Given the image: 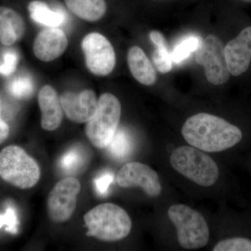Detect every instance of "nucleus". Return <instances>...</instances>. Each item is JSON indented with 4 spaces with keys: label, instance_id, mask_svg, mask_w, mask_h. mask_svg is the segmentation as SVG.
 <instances>
[{
    "label": "nucleus",
    "instance_id": "obj_1",
    "mask_svg": "<svg viewBox=\"0 0 251 251\" xmlns=\"http://www.w3.org/2000/svg\"><path fill=\"white\" fill-rule=\"evenodd\" d=\"M181 133L191 146L209 153L228 150L242 139V130L237 126L221 117L204 112L188 118Z\"/></svg>",
    "mask_w": 251,
    "mask_h": 251
},
{
    "label": "nucleus",
    "instance_id": "obj_2",
    "mask_svg": "<svg viewBox=\"0 0 251 251\" xmlns=\"http://www.w3.org/2000/svg\"><path fill=\"white\" fill-rule=\"evenodd\" d=\"M87 236L103 242H117L129 234L132 221L128 213L113 203L99 204L84 216Z\"/></svg>",
    "mask_w": 251,
    "mask_h": 251
},
{
    "label": "nucleus",
    "instance_id": "obj_3",
    "mask_svg": "<svg viewBox=\"0 0 251 251\" xmlns=\"http://www.w3.org/2000/svg\"><path fill=\"white\" fill-rule=\"evenodd\" d=\"M170 162L179 174L203 187L212 186L219 179L216 162L202 150L191 145L175 149Z\"/></svg>",
    "mask_w": 251,
    "mask_h": 251
},
{
    "label": "nucleus",
    "instance_id": "obj_4",
    "mask_svg": "<svg viewBox=\"0 0 251 251\" xmlns=\"http://www.w3.org/2000/svg\"><path fill=\"white\" fill-rule=\"evenodd\" d=\"M0 177L15 187L28 189L39 182L40 167L24 149L10 145L0 151Z\"/></svg>",
    "mask_w": 251,
    "mask_h": 251
},
{
    "label": "nucleus",
    "instance_id": "obj_5",
    "mask_svg": "<svg viewBox=\"0 0 251 251\" xmlns=\"http://www.w3.org/2000/svg\"><path fill=\"white\" fill-rule=\"evenodd\" d=\"M121 114V103L115 96L110 93L100 96L97 111L87 122L85 128L87 138L94 147H108L118 128Z\"/></svg>",
    "mask_w": 251,
    "mask_h": 251
},
{
    "label": "nucleus",
    "instance_id": "obj_6",
    "mask_svg": "<svg viewBox=\"0 0 251 251\" xmlns=\"http://www.w3.org/2000/svg\"><path fill=\"white\" fill-rule=\"evenodd\" d=\"M168 216L176 229L179 245L186 249L205 247L209 242V229L201 213L182 204H173Z\"/></svg>",
    "mask_w": 251,
    "mask_h": 251
},
{
    "label": "nucleus",
    "instance_id": "obj_7",
    "mask_svg": "<svg viewBox=\"0 0 251 251\" xmlns=\"http://www.w3.org/2000/svg\"><path fill=\"white\" fill-rule=\"evenodd\" d=\"M224 47L218 36L209 34L202 39L195 52L196 62L204 67L206 80L214 85H224L230 75L225 57Z\"/></svg>",
    "mask_w": 251,
    "mask_h": 251
},
{
    "label": "nucleus",
    "instance_id": "obj_8",
    "mask_svg": "<svg viewBox=\"0 0 251 251\" xmlns=\"http://www.w3.org/2000/svg\"><path fill=\"white\" fill-rule=\"evenodd\" d=\"M80 190V181L72 176L64 178L54 186L49 193L47 202L48 214L51 221L61 224L72 218Z\"/></svg>",
    "mask_w": 251,
    "mask_h": 251
},
{
    "label": "nucleus",
    "instance_id": "obj_9",
    "mask_svg": "<svg viewBox=\"0 0 251 251\" xmlns=\"http://www.w3.org/2000/svg\"><path fill=\"white\" fill-rule=\"evenodd\" d=\"M86 65L92 74L99 76L108 75L116 64L115 50L110 41L102 34H87L82 41Z\"/></svg>",
    "mask_w": 251,
    "mask_h": 251
},
{
    "label": "nucleus",
    "instance_id": "obj_10",
    "mask_svg": "<svg viewBox=\"0 0 251 251\" xmlns=\"http://www.w3.org/2000/svg\"><path fill=\"white\" fill-rule=\"evenodd\" d=\"M117 181L122 188H142L150 197L161 194L162 186L156 172L139 162H130L122 167L117 173Z\"/></svg>",
    "mask_w": 251,
    "mask_h": 251
},
{
    "label": "nucleus",
    "instance_id": "obj_11",
    "mask_svg": "<svg viewBox=\"0 0 251 251\" xmlns=\"http://www.w3.org/2000/svg\"><path fill=\"white\" fill-rule=\"evenodd\" d=\"M224 53L230 75L239 76L247 72L251 62V26L225 46Z\"/></svg>",
    "mask_w": 251,
    "mask_h": 251
},
{
    "label": "nucleus",
    "instance_id": "obj_12",
    "mask_svg": "<svg viewBox=\"0 0 251 251\" xmlns=\"http://www.w3.org/2000/svg\"><path fill=\"white\" fill-rule=\"evenodd\" d=\"M63 111L68 118L75 123H85L94 116L98 107L93 91L86 90L80 93L67 92L60 97Z\"/></svg>",
    "mask_w": 251,
    "mask_h": 251
},
{
    "label": "nucleus",
    "instance_id": "obj_13",
    "mask_svg": "<svg viewBox=\"0 0 251 251\" xmlns=\"http://www.w3.org/2000/svg\"><path fill=\"white\" fill-rule=\"evenodd\" d=\"M67 46L65 33L59 28L50 27L38 34L33 45V51L38 59L49 62L62 55Z\"/></svg>",
    "mask_w": 251,
    "mask_h": 251
},
{
    "label": "nucleus",
    "instance_id": "obj_14",
    "mask_svg": "<svg viewBox=\"0 0 251 251\" xmlns=\"http://www.w3.org/2000/svg\"><path fill=\"white\" fill-rule=\"evenodd\" d=\"M41 112V126L44 130L53 131L60 126L63 119V109L60 98L53 87H43L38 97Z\"/></svg>",
    "mask_w": 251,
    "mask_h": 251
},
{
    "label": "nucleus",
    "instance_id": "obj_15",
    "mask_svg": "<svg viewBox=\"0 0 251 251\" xmlns=\"http://www.w3.org/2000/svg\"><path fill=\"white\" fill-rule=\"evenodd\" d=\"M130 72L133 77L144 85L151 86L156 82V71L145 52L138 47L130 48L127 55Z\"/></svg>",
    "mask_w": 251,
    "mask_h": 251
},
{
    "label": "nucleus",
    "instance_id": "obj_16",
    "mask_svg": "<svg viewBox=\"0 0 251 251\" xmlns=\"http://www.w3.org/2000/svg\"><path fill=\"white\" fill-rule=\"evenodd\" d=\"M25 30V25L21 15L7 7H0V42L11 46L21 39Z\"/></svg>",
    "mask_w": 251,
    "mask_h": 251
},
{
    "label": "nucleus",
    "instance_id": "obj_17",
    "mask_svg": "<svg viewBox=\"0 0 251 251\" xmlns=\"http://www.w3.org/2000/svg\"><path fill=\"white\" fill-rule=\"evenodd\" d=\"M33 21L50 27H57L65 22L67 14L61 8L52 9L45 2L39 0L31 1L28 5Z\"/></svg>",
    "mask_w": 251,
    "mask_h": 251
},
{
    "label": "nucleus",
    "instance_id": "obj_18",
    "mask_svg": "<svg viewBox=\"0 0 251 251\" xmlns=\"http://www.w3.org/2000/svg\"><path fill=\"white\" fill-rule=\"evenodd\" d=\"M65 3L75 16L90 22L99 21L106 12L105 0H65Z\"/></svg>",
    "mask_w": 251,
    "mask_h": 251
},
{
    "label": "nucleus",
    "instance_id": "obj_19",
    "mask_svg": "<svg viewBox=\"0 0 251 251\" xmlns=\"http://www.w3.org/2000/svg\"><path fill=\"white\" fill-rule=\"evenodd\" d=\"M150 38L155 46L152 60L157 70L163 74L169 73L173 69V62L164 36L160 31H151Z\"/></svg>",
    "mask_w": 251,
    "mask_h": 251
},
{
    "label": "nucleus",
    "instance_id": "obj_20",
    "mask_svg": "<svg viewBox=\"0 0 251 251\" xmlns=\"http://www.w3.org/2000/svg\"><path fill=\"white\" fill-rule=\"evenodd\" d=\"M87 154L83 148L76 146L69 149L59 159L60 169L67 174H74L80 171L85 166Z\"/></svg>",
    "mask_w": 251,
    "mask_h": 251
},
{
    "label": "nucleus",
    "instance_id": "obj_21",
    "mask_svg": "<svg viewBox=\"0 0 251 251\" xmlns=\"http://www.w3.org/2000/svg\"><path fill=\"white\" fill-rule=\"evenodd\" d=\"M132 148L133 143L128 132L123 128H120L116 130L106 148L114 158L123 159L129 155Z\"/></svg>",
    "mask_w": 251,
    "mask_h": 251
},
{
    "label": "nucleus",
    "instance_id": "obj_22",
    "mask_svg": "<svg viewBox=\"0 0 251 251\" xmlns=\"http://www.w3.org/2000/svg\"><path fill=\"white\" fill-rule=\"evenodd\" d=\"M202 40V38L199 36L191 35L179 41L172 52L173 63L180 64L187 59L190 54L197 50Z\"/></svg>",
    "mask_w": 251,
    "mask_h": 251
},
{
    "label": "nucleus",
    "instance_id": "obj_23",
    "mask_svg": "<svg viewBox=\"0 0 251 251\" xmlns=\"http://www.w3.org/2000/svg\"><path fill=\"white\" fill-rule=\"evenodd\" d=\"M8 89L9 93L15 98L27 100L34 93V82L30 77L21 75L11 80Z\"/></svg>",
    "mask_w": 251,
    "mask_h": 251
},
{
    "label": "nucleus",
    "instance_id": "obj_24",
    "mask_svg": "<svg viewBox=\"0 0 251 251\" xmlns=\"http://www.w3.org/2000/svg\"><path fill=\"white\" fill-rule=\"evenodd\" d=\"M213 251H251V240L242 237L224 239L216 244Z\"/></svg>",
    "mask_w": 251,
    "mask_h": 251
},
{
    "label": "nucleus",
    "instance_id": "obj_25",
    "mask_svg": "<svg viewBox=\"0 0 251 251\" xmlns=\"http://www.w3.org/2000/svg\"><path fill=\"white\" fill-rule=\"evenodd\" d=\"M114 181V174L110 171H105L94 179V189L99 196H106L110 185Z\"/></svg>",
    "mask_w": 251,
    "mask_h": 251
},
{
    "label": "nucleus",
    "instance_id": "obj_26",
    "mask_svg": "<svg viewBox=\"0 0 251 251\" xmlns=\"http://www.w3.org/2000/svg\"><path fill=\"white\" fill-rule=\"evenodd\" d=\"M18 54L16 51L9 50L3 56L2 64L0 65V74L8 76L16 70L18 62Z\"/></svg>",
    "mask_w": 251,
    "mask_h": 251
},
{
    "label": "nucleus",
    "instance_id": "obj_27",
    "mask_svg": "<svg viewBox=\"0 0 251 251\" xmlns=\"http://www.w3.org/2000/svg\"><path fill=\"white\" fill-rule=\"evenodd\" d=\"M6 226V230L11 233L16 234L18 231V221L16 209L13 206L8 207L6 213L0 215V228Z\"/></svg>",
    "mask_w": 251,
    "mask_h": 251
},
{
    "label": "nucleus",
    "instance_id": "obj_28",
    "mask_svg": "<svg viewBox=\"0 0 251 251\" xmlns=\"http://www.w3.org/2000/svg\"><path fill=\"white\" fill-rule=\"evenodd\" d=\"M9 135V126L2 120H0V145L7 139Z\"/></svg>",
    "mask_w": 251,
    "mask_h": 251
},
{
    "label": "nucleus",
    "instance_id": "obj_29",
    "mask_svg": "<svg viewBox=\"0 0 251 251\" xmlns=\"http://www.w3.org/2000/svg\"><path fill=\"white\" fill-rule=\"evenodd\" d=\"M240 1H244V2H251V0H240Z\"/></svg>",
    "mask_w": 251,
    "mask_h": 251
},
{
    "label": "nucleus",
    "instance_id": "obj_30",
    "mask_svg": "<svg viewBox=\"0 0 251 251\" xmlns=\"http://www.w3.org/2000/svg\"><path fill=\"white\" fill-rule=\"evenodd\" d=\"M0 120H1V117H0Z\"/></svg>",
    "mask_w": 251,
    "mask_h": 251
}]
</instances>
